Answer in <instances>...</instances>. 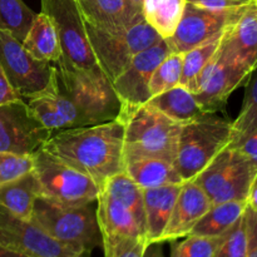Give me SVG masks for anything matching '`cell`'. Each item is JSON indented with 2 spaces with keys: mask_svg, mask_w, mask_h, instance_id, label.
<instances>
[{
  "mask_svg": "<svg viewBox=\"0 0 257 257\" xmlns=\"http://www.w3.org/2000/svg\"><path fill=\"white\" fill-rule=\"evenodd\" d=\"M43 148L89 176L100 188L124 172V127L118 119L59 131Z\"/></svg>",
  "mask_w": 257,
  "mask_h": 257,
  "instance_id": "1",
  "label": "cell"
},
{
  "mask_svg": "<svg viewBox=\"0 0 257 257\" xmlns=\"http://www.w3.org/2000/svg\"><path fill=\"white\" fill-rule=\"evenodd\" d=\"M117 119L124 127V160L152 157L175 162L182 124L145 103L122 105Z\"/></svg>",
  "mask_w": 257,
  "mask_h": 257,
  "instance_id": "2",
  "label": "cell"
},
{
  "mask_svg": "<svg viewBox=\"0 0 257 257\" xmlns=\"http://www.w3.org/2000/svg\"><path fill=\"white\" fill-rule=\"evenodd\" d=\"M59 92L74 104L80 127L117 119L122 103L102 69H73L55 67Z\"/></svg>",
  "mask_w": 257,
  "mask_h": 257,
  "instance_id": "3",
  "label": "cell"
},
{
  "mask_svg": "<svg viewBox=\"0 0 257 257\" xmlns=\"http://www.w3.org/2000/svg\"><path fill=\"white\" fill-rule=\"evenodd\" d=\"M32 220L54 240L80 252H90L102 242L97 213L90 205L67 206L39 196Z\"/></svg>",
  "mask_w": 257,
  "mask_h": 257,
  "instance_id": "4",
  "label": "cell"
},
{
  "mask_svg": "<svg viewBox=\"0 0 257 257\" xmlns=\"http://www.w3.org/2000/svg\"><path fill=\"white\" fill-rule=\"evenodd\" d=\"M232 137V122L206 113L182 124L178 150L173 162L183 181H191L227 147Z\"/></svg>",
  "mask_w": 257,
  "mask_h": 257,
  "instance_id": "5",
  "label": "cell"
},
{
  "mask_svg": "<svg viewBox=\"0 0 257 257\" xmlns=\"http://www.w3.org/2000/svg\"><path fill=\"white\" fill-rule=\"evenodd\" d=\"M33 171L43 197L67 206L90 205L102 188L84 173L63 162L44 148L33 153Z\"/></svg>",
  "mask_w": 257,
  "mask_h": 257,
  "instance_id": "6",
  "label": "cell"
},
{
  "mask_svg": "<svg viewBox=\"0 0 257 257\" xmlns=\"http://www.w3.org/2000/svg\"><path fill=\"white\" fill-rule=\"evenodd\" d=\"M85 28L98 65L110 82L130 65L138 53L162 40L145 18L119 32H104L87 24Z\"/></svg>",
  "mask_w": 257,
  "mask_h": 257,
  "instance_id": "7",
  "label": "cell"
},
{
  "mask_svg": "<svg viewBox=\"0 0 257 257\" xmlns=\"http://www.w3.org/2000/svg\"><path fill=\"white\" fill-rule=\"evenodd\" d=\"M256 172V165L237 148L227 146L192 181L207 195L211 206L228 201L246 202Z\"/></svg>",
  "mask_w": 257,
  "mask_h": 257,
  "instance_id": "8",
  "label": "cell"
},
{
  "mask_svg": "<svg viewBox=\"0 0 257 257\" xmlns=\"http://www.w3.org/2000/svg\"><path fill=\"white\" fill-rule=\"evenodd\" d=\"M0 64L22 98L59 92L57 68L33 57L22 42L4 30H0Z\"/></svg>",
  "mask_w": 257,
  "mask_h": 257,
  "instance_id": "9",
  "label": "cell"
},
{
  "mask_svg": "<svg viewBox=\"0 0 257 257\" xmlns=\"http://www.w3.org/2000/svg\"><path fill=\"white\" fill-rule=\"evenodd\" d=\"M42 12L54 24L62 48L57 67L99 69L77 0H40Z\"/></svg>",
  "mask_w": 257,
  "mask_h": 257,
  "instance_id": "10",
  "label": "cell"
},
{
  "mask_svg": "<svg viewBox=\"0 0 257 257\" xmlns=\"http://www.w3.org/2000/svg\"><path fill=\"white\" fill-rule=\"evenodd\" d=\"M0 246L32 257H75L82 253L54 240L33 220L19 217L2 205Z\"/></svg>",
  "mask_w": 257,
  "mask_h": 257,
  "instance_id": "11",
  "label": "cell"
},
{
  "mask_svg": "<svg viewBox=\"0 0 257 257\" xmlns=\"http://www.w3.org/2000/svg\"><path fill=\"white\" fill-rule=\"evenodd\" d=\"M242 8L213 10L186 3L182 18L176 28V32L172 37L165 40L171 52L183 54L192 48L222 34L226 28L235 22Z\"/></svg>",
  "mask_w": 257,
  "mask_h": 257,
  "instance_id": "12",
  "label": "cell"
},
{
  "mask_svg": "<svg viewBox=\"0 0 257 257\" xmlns=\"http://www.w3.org/2000/svg\"><path fill=\"white\" fill-rule=\"evenodd\" d=\"M50 136L52 131L33 117L24 99L0 105V152L33 155Z\"/></svg>",
  "mask_w": 257,
  "mask_h": 257,
  "instance_id": "13",
  "label": "cell"
},
{
  "mask_svg": "<svg viewBox=\"0 0 257 257\" xmlns=\"http://www.w3.org/2000/svg\"><path fill=\"white\" fill-rule=\"evenodd\" d=\"M250 74V70L226 59L217 49L201 75L196 100L206 113H217L223 109L231 93L248 79Z\"/></svg>",
  "mask_w": 257,
  "mask_h": 257,
  "instance_id": "14",
  "label": "cell"
},
{
  "mask_svg": "<svg viewBox=\"0 0 257 257\" xmlns=\"http://www.w3.org/2000/svg\"><path fill=\"white\" fill-rule=\"evenodd\" d=\"M170 53L167 42L162 39L133 58L130 65L112 82L122 105H141L151 99L148 89L151 78Z\"/></svg>",
  "mask_w": 257,
  "mask_h": 257,
  "instance_id": "15",
  "label": "cell"
},
{
  "mask_svg": "<svg viewBox=\"0 0 257 257\" xmlns=\"http://www.w3.org/2000/svg\"><path fill=\"white\" fill-rule=\"evenodd\" d=\"M218 52L251 73L257 68V2L245 5L221 37Z\"/></svg>",
  "mask_w": 257,
  "mask_h": 257,
  "instance_id": "16",
  "label": "cell"
},
{
  "mask_svg": "<svg viewBox=\"0 0 257 257\" xmlns=\"http://www.w3.org/2000/svg\"><path fill=\"white\" fill-rule=\"evenodd\" d=\"M210 207L211 202L207 195L195 181L183 182L160 243L186 237Z\"/></svg>",
  "mask_w": 257,
  "mask_h": 257,
  "instance_id": "17",
  "label": "cell"
},
{
  "mask_svg": "<svg viewBox=\"0 0 257 257\" xmlns=\"http://www.w3.org/2000/svg\"><path fill=\"white\" fill-rule=\"evenodd\" d=\"M84 23L104 32L128 29L143 19L125 0H77Z\"/></svg>",
  "mask_w": 257,
  "mask_h": 257,
  "instance_id": "18",
  "label": "cell"
},
{
  "mask_svg": "<svg viewBox=\"0 0 257 257\" xmlns=\"http://www.w3.org/2000/svg\"><path fill=\"white\" fill-rule=\"evenodd\" d=\"M97 201L95 213L102 242L119 237L147 238L132 212L105 191H100Z\"/></svg>",
  "mask_w": 257,
  "mask_h": 257,
  "instance_id": "19",
  "label": "cell"
},
{
  "mask_svg": "<svg viewBox=\"0 0 257 257\" xmlns=\"http://www.w3.org/2000/svg\"><path fill=\"white\" fill-rule=\"evenodd\" d=\"M182 185H168L143 190L146 213V237L148 243H160L170 221Z\"/></svg>",
  "mask_w": 257,
  "mask_h": 257,
  "instance_id": "20",
  "label": "cell"
},
{
  "mask_svg": "<svg viewBox=\"0 0 257 257\" xmlns=\"http://www.w3.org/2000/svg\"><path fill=\"white\" fill-rule=\"evenodd\" d=\"M124 172L143 190L168 185H182L185 182L175 165L161 158H127L124 160Z\"/></svg>",
  "mask_w": 257,
  "mask_h": 257,
  "instance_id": "21",
  "label": "cell"
},
{
  "mask_svg": "<svg viewBox=\"0 0 257 257\" xmlns=\"http://www.w3.org/2000/svg\"><path fill=\"white\" fill-rule=\"evenodd\" d=\"M40 195V186L34 171L0 185V205L25 220H32L34 203Z\"/></svg>",
  "mask_w": 257,
  "mask_h": 257,
  "instance_id": "22",
  "label": "cell"
},
{
  "mask_svg": "<svg viewBox=\"0 0 257 257\" xmlns=\"http://www.w3.org/2000/svg\"><path fill=\"white\" fill-rule=\"evenodd\" d=\"M23 47L37 59L49 63H58L62 58L59 38L54 24L45 13H38L23 40Z\"/></svg>",
  "mask_w": 257,
  "mask_h": 257,
  "instance_id": "23",
  "label": "cell"
},
{
  "mask_svg": "<svg viewBox=\"0 0 257 257\" xmlns=\"http://www.w3.org/2000/svg\"><path fill=\"white\" fill-rule=\"evenodd\" d=\"M147 103L181 124L206 114L205 110L196 100L195 94L180 84L161 94L155 95Z\"/></svg>",
  "mask_w": 257,
  "mask_h": 257,
  "instance_id": "24",
  "label": "cell"
},
{
  "mask_svg": "<svg viewBox=\"0 0 257 257\" xmlns=\"http://www.w3.org/2000/svg\"><path fill=\"white\" fill-rule=\"evenodd\" d=\"M246 206L247 203L245 201H228L211 206L210 210L196 223L188 235L206 237H218L225 235L242 217Z\"/></svg>",
  "mask_w": 257,
  "mask_h": 257,
  "instance_id": "25",
  "label": "cell"
},
{
  "mask_svg": "<svg viewBox=\"0 0 257 257\" xmlns=\"http://www.w3.org/2000/svg\"><path fill=\"white\" fill-rule=\"evenodd\" d=\"M186 3V0H145L143 18L162 39H168L176 32Z\"/></svg>",
  "mask_w": 257,
  "mask_h": 257,
  "instance_id": "26",
  "label": "cell"
},
{
  "mask_svg": "<svg viewBox=\"0 0 257 257\" xmlns=\"http://www.w3.org/2000/svg\"><path fill=\"white\" fill-rule=\"evenodd\" d=\"M103 191L122 203L132 212L141 230L146 235V213L143 188H141L125 172H120L110 177L104 183Z\"/></svg>",
  "mask_w": 257,
  "mask_h": 257,
  "instance_id": "27",
  "label": "cell"
},
{
  "mask_svg": "<svg viewBox=\"0 0 257 257\" xmlns=\"http://www.w3.org/2000/svg\"><path fill=\"white\" fill-rule=\"evenodd\" d=\"M222 34L183 53L182 74H181L180 85H182L183 88L190 90L193 94L197 92L198 87H200V79L203 70L207 67L208 62L220 47Z\"/></svg>",
  "mask_w": 257,
  "mask_h": 257,
  "instance_id": "28",
  "label": "cell"
},
{
  "mask_svg": "<svg viewBox=\"0 0 257 257\" xmlns=\"http://www.w3.org/2000/svg\"><path fill=\"white\" fill-rule=\"evenodd\" d=\"M35 17L37 13L23 0H0V30L10 33L19 42L25 39Z\"/></svg>",
  "mask_w": 257,
  "mask_h": 257,
  "instance_id": "29",
  "label": "cell"
},
{
  "mask_svg": "<svg viewBox=\"0 0 257 257\" xmlns=\"http://www.w3.org/2000/svg\"><path fill=\"white\" fill-rule=\"evenodd\" d=\"M257 127V68L248 77L245 99L240 114L232 122L231 143L236 142Z\"/></svg>",
  "mask_w": 257,
  "mask_h": 257,
  "instance_id": "30",
  "label": "cell"
},
{
  "mask_svg": "<svg viewBox=\"0 0 257 257\" xmlns=\"http://www.w3.org/2000/svg\"><path fill=\"white\" fill-rule=\"evenodd\" d=\"M183 54L172 52L158 64L148 85L151 98L180 84Z\"/></svg>",
  "mask_w": 257,
  "mask_h": 257,
  "instance_id": "31",
  "label": "cell"
},
{
  "mask_svg": "<svg viewBox=\"0 0 257 257\" xmlns=\"http://www.w3.org/2000/svg\"><path fill=\"white\" fill-rule=\"evenodd\" d=\"M223 236L225 235L218 237L186 236L185 240L173 245L171 257H213Z\"/></svg>",
  "mask_w": 257,
  "mask_h": 257,
  "instance_id": "32",
  "label": "cell"
},
{
  "mask_svg": "<svg viewBox=\"0 0 257 257\" xmlns=\"http://www.w3.org/2000/svg\"><path fill=\"white\" fill-rule=\"evenodd\" d=\"M213 257H247V231L245 213L225 233Z\"/></svg>",
  "mask_w": 257,
  "mask_h": 257,
  "instance_id": "33",
  "label": "cell"
},
{
  "mask_svg": "<svg viewBox=\"0 0 257 257\" xmlns=\"http://www.w3.org/2000/svg\"><path fill=\"white\" fill-rule=\"evenodd\" d=\"M33 171V155L0 152V185L14 181Z\"/></svg>",
  "mask_w": 257,
  "mask_h": 257,
  "instance_id": "34",
  "label": "cell"
},
{
  "mask_svg": "<svg viewBox=\"0 0 257 257\" xmlns=\"http://www.w3.org/2000/svg\"><path fill=\"white\" fill-rule=\"evenodd\" d=\"M104 257H143L150 246L147 238L119 237L103 241Z\"/></svg>",
  "mask_w": 257,
  "mask_h": 257,
  "instance_id": "35",
  "label": "cell"
},
{
  "mask_svg": "<svg viewBox=\"0 0 257 257\" xmlns=\"http://www.w3.org/2000/svg\"><path fill=\"white\" fill-rule=\"evenodd\" d=\"M230 147L237 148L240 152H242L253 165L257 166V127L241 137L236 142L228 145Z\"/></svg>",
  "mask_w": 257,
  "mask_h": 257,
  "instance_id": "36",
  "label": "cell"
},
{
  "mask_svg": "<svg viewBox=\"0 0 257 257\" xmlns=\"http://www.w3.org/2000/svg\"><path fill=\"white\" fill-rule=\"evenodd\" d=\"M246 231H247V257H257V212L246 206Z\"/></svg>",
  "mask_w": 257,
  "mask_h": 257,
  "instance_id": "37",
  "label": "cell"
},
{
  "mask_svg": "<svg viewBox=\"0 0 257 257\" xmlns=\"http://www.w3.org/2000/svg\"><path fill=\"white\" fill-rule=\"evenodd\" d=\"M186 2L197 5V7L206 8V9L227 10L245 7L250 4L252 0H186Z\"/></svg>",
  "mask_w": 257,
  "mask_h": 257,
  "instance_id": "38",
  "label": "cell"
},
{
  "mask_svg": "<svg viewBox=\"0 0 257 257\" xmlns=\"http://www.w3.org/2000/svg\"><path fill=\"white\" fill-rule=\"evenodd\" d=\"M19 99H23V98L20 97L19 93L10 84L9 79H8L7 74H5L4 69H3L2 64H0V105L15 102V100Z\"/></svg>",
  "mask_w": 257,
  "mask_h": 257,
  "instance_id": "39",
  "label": "cell"
},
{
  "mask_svg": "<svg viewBox=\"0 0 257 257\" xmlns=\"http://www.w3.org/2000/svg\"><path fill=\"white\" fill-rule=\"evenodd\" d=\"M246 203H247V207H250L251 210L256 211L257 212V172H256L255 177H253L252 182H251Z\"/></svg>",
  "mask_w": 257,
  "mask_h": 257,
  "instance_id": "40",
  "label": "cell"
},
{
  "mask_svg": "<svg viewBox=\"0 0 257 257\" xmlns=\"http://www.w3.org/2000/svg\"><path fill=\"white\" fill-rule=\"evenodd\" d=\"M160 245L161 243H151L147 247V250H146V253L143 257H165Z\"/></svg>",
  "mask_w": 257,
  "mask_h": 257,
  "instance_id": "41",
  "label": "cell"
},
{
  "mask_svg": "<svg viewBox=\"0 0 257 257\" xmlns=\"http://www.w3.org/2000/svg\"><path fill=\"white\" fill-rule=\"evenodd\" d=\"M0 257H32L28 256L25 253L17 252V251L9 250V248H5L3 246H0Z\"/></svg>",
  "mask_w": 257,
  "mask_h": 257,
  "instance_id": "42",
  "label": "cell"
},
{
  "mask_svg": "<svg viewBox=\"0 0 257 257\" xmlns=\"http://www.w3.org/2000/svg\"><path fill=\"white\" fill-rule=\"evenodd\" d=\"M125 2H127L128 4H130L131 7L133 8V9L137 10V12H141V13H142L143 2H145V0H125Z\"/></svg>",
  "mask_w": 257,
  "mask_h": 257,
  "instance_id": "43",
  "label": "cell"
},
{
  "mask_svg": "<svg viewBox=\"0 0 257 257\" xmlns=\"http://www.w3.org/2000/svg\"><path fill=\"white\" fill-rule=\"evenodd\" d=\"M88 253H89V252H82V253H79V255H77L75 257H88Z\"/></svg>",
  "mask_w": 257,
  "mask_h": 257,
  "instance_id": "44",
  "label": "cell"
},
{
  "mask_svg": "<svg viewBox=\"0 0 257 257\" xmlns=\"http://www.w3.org/2000/svg\"><path fill=\"white\" fill-rule=\"evenodd\" d=\"M256 2H257V0H256Z\"/></svg>",
  "mask_w": 257,
  "mask_h": 257,
  "instance_id": "45",
  "label": "cell"
}]
</instances>
